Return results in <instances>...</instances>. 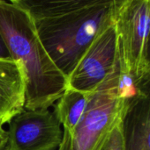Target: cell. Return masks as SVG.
I'll list each match as a JSON object with an SVG mask.
<instances>
[{
	"mask_svg": "<svg viewBox=\"0 0 150 150\" xmlns=\"http://www.w3.org/2000/svg\"><path fill=\"white\" fill-rule=\"evenodd\" d=\"M0 58H11L1 34H0Z\"/></svg>",
	"mask_w": 150,
	"mask_h": 150,
	"instance_id": "cell-11",
	"label": "cell"
},
{
	"mask_svg": "<svg viewBox=\"0 0 150 150\" xmlns=\"http://www.w3.org/2000/svg\"><path fill=\"white\" fill-rule=\"evenodd\" d=\"M114 24L119 71L132 75L145 91L150 86V0H115Z\"/></svg>",
	"mask_w": 150,
	"mask_h": 150,
	"instance_id": "cell-4",
	"label": "cell"
},
{
	"mask_svg": "<svg viewBox=\"0 0 150 150\" xmlns=\"http://www.w3.org/2000/svg\"><path fill=\"white\" fill-rule=\"evenodd\" d=\"M7 150H55L63 137L61 125L49 109H25L9 122Z\"/></svg>",
	"mask_w": 150,
	"mask_h": 150,
	"instance_id": "cell-5",
	"label": "cell"
},
{
	"mask_svg": "<svg viewBox=\"0 0 150 150\" xmlns=\"http://www.w3.org/2000/svg\"><path fill=\"white\" fill-rule=\"evenodd\" d=\"M93 92H84L68 87L54 104V114L65 133H72L81 120Z\"/></svg>",
	"mask_w": 150,
	"mask_h": 150,
	"instance_id": "cell-9",
	"label": "cell"
},
{
	"mask_svg": "<svg viewBox=\"0 0 150 150\" xmlns=\"http://www.w3.org/2000/svg\"><path fill=\"white\" fill-rule=\"evenodd\" d=\"M0 34L27 78L25 109H49L68 88V80L39 40L27 11L16 0H0Z\"/></svg>",
	"mask_w": 150,
	"mask_h": 150,
	"instance_id": "cell-2",
	"label": "cell"
},
{
	"mask_svg": "<svg viewBox=\"0 0 150 150\" xmlns=\"http://www.w3.org/2000/svg\"><path fill=\"white\" fill-rule=\"evenodd\" d=\"M0 150H7V137L0 140Z\"/></svg>",
	"mask_w": 150,
	"mask_h": 150,
	"instance_id": "cell-12",
	"label": "cell"
},
{
	"mask_svg": "<svg viewBox=\"0 0 150 150\" xmlns=\"http://www.w3.org/2000/svg\"><path fill=\"white\" fill-rule=\"evenodd\" d=\"M28 13L46 52L69 78L102 31L114 20L115 0H16Z\"/></svg>",
	"mask_w": 150,
	"mask_h": 150,
	"instance_id": "cell-1",
	"label": "cell"
},
{
	"mask_svg": "<svg viewBox=\"0 0 150 150\" xmlns=\"http://www.w3.org/2000/svg\"><path fill=\"white\" fill-rule=\"evenodd\" d=\"M118 61L114 20L95 38L68 78V87L93 92L104 81Z\"/></svg>",
	"mask_w": 150,
	"mask_h": 150,
	"instance_id": "cell-6",
	"label": "cell"
},
{
	"mask_svg": "<svg viewBox=\"0 0 150 150\" xmlns=\"http://www.w3.org/2000/svg\"><path fill=\"white\" fill-rule=\"evenodd\" d=\"M118 60L112 71L94 91L74 131L71 134L63 132L57 150H102L130 103L118 97Z\"/></svg>",
	"mask_w": 150,
	"mask_h": 150,
	"instance_id": "cell-3",
	"label": "cell"
},
{
	"mask_svg": "<svg viewBox=\"0 0 150 150\" xmlns=\"http://www.w3.org/2000/svg\"><path fill=\"white\" fill-rule=\"evenodd\" d=\"M123 134L125 150H150V87L128 104Z\"/></svg>",
	"mask_w": 150,
	"mask_h": 150,
	"instance_id": "cell-8",
	"label": "cell"
},
{
	"mask_svg": "<svg viewBox=\"0 0 150 150\" xmlns=\"http://www.w3.org/2000/svg\"><path fill=\"white\" fill-rule=\"evenodd\" d=\"M26 73L19 62L0 58V127L22 112L26 105Z\"/></svg>",
	"mask_w": 150,
	"mask_h": 150,
	"instance_id": "cell-7",
	"label": "cell"
},
{
	"mask_svg": "<svg viewBox=\"0 0 150 150\" xmlns=\"http://www.w3.org/2000/svg\"><path fill=\"white\" fill-rule=\"evenodd\" d=\"M124 118V117H123ZM102 150H125L123 134V119H121L112 129Z\"/></svg>",
	"mask_w": 150,
	"mask_h": 150,
	"instance_id": "cell-10",
	"label": "cell"
},
{
	"mask_svg": "<svg viewBox=\"0 0 150 150\" xmlns=\"http://www.w3.org/2000/svg\"><path fill=\"white\" fill-rule=\"evenodd\" d=\"M149 87H150V86H149Z\"/></svg>",
	"mask_w": 150,
	"mask_h": 150,
	"instance_id": "cell-15",
	"label": "cell"
},
{
	"mask_svg": "<svg viewBox=\"0 0 150 150\" xmlns=\"http://www.w3.org/2000/svg\"><path fill=\"white\" fill-rule=\"evenodd\" d=\"M148 59H149V62L150 65V33L149 39V46H148Z\"/></svg>",
	"mask_w": 150,
	"mask_h": 150,
	"instance_id": "cell-14",
	"label": "cell"
},
{
	"mask_svg": "<svg viewBox=\"0 0 150 150\" xmlns=\"http://www.w3.org/2000/svg\"><path fill=\"white\" fill-rule=\"evenodd\" d=\"M6 137H7L6 130H4V128H1V127H0V140L5 139Z\"/></svg>",
	"mask_w": 150,
	"mask_h": 150,
	"instance_id": "cell-13",
	"label": "cell"
}]
</instances>
